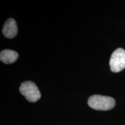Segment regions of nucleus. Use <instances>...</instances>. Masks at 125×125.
Instances as JSON below:
<instances>
[{
  "label": "nucleus",
  "mask_w": 125,
  "mask_h": 125,
  "mask_svg": "<svg viewBox=\"0 0 125 125\" xmlns=\"http://www.w3.org/2000/svg\"><path fill=\"white\" fill-rule=\"evenodd\" d=\"M19 91L30 102H36L41 97L38 87L31 81L23 82L20 85Z\"/></svg>",
  "instance_id": "2"
},
{
  "label": "nucleus",
  "mask_w": 125,
  "mask_h": 125,
  "mask_svg": "<svg viewBox=\"0 0 125 125\" xmlns=\"http://www.w3.org/2000/svg\"><path fill=\"white\" fill-rule=\"evenodd\" d=\"M111 70L119 73L125 68V50L118 48L112 53L109 60Z\"/></svg>",
  "instance_id": "3"
},
{
  "label": "nucleus",
  "mask_w": 125,
  "mask_h": 125,
  "mask_svg": "<svg viewBox=\"0 0 125 125\" xmlns=\"http://www.w3.org/2000/svg\"><path fill=\"white\" fill-rule=\"evenodd\" d=\"M19 54L16 52L11 50H3L0 53V60L5 64H12L17 60Z\"/></svg>",
  "instance_id": "5"
},
{
  "label": "nucleus",
  "mask_w": 125,
  "mask_h": 125,
  "mask_svg": "<svg viewBox=\"0 0 125 125\" xmlns=\"http://www.w3.org/2000/svg\"><path fill=\"white\" fill-rule=\"evenodd\" d=\"M2 33L8 38H13L18 34V27L15 19L10 18L5 23Z\"/></svg>",
  "instance_id": "4"
},
{
  "label": "nucleus",
  "mask_w": 125,
  "mask_h": 125,
  "mask_svg": "<svg viewBox=\"0 0 125 125\" xmlns=\"http://www.w3.org/2000/svg\"><path fill=\"white\" fill-rule=\"evenodd\" d=\"M87 104L90 107L96 110L107 111L115 107V101L111 97L96 94L89 98Z\"/></svg>",
  "instance_id": "1"
}]
</instances>
